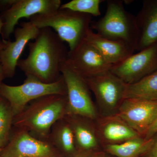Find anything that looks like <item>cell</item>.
<instances>
[{
  "mask_svg": "<svg viewBox=\"0 0 157 157\" xmlns=\"http://www.w3.org/2000/svg\"><path fill=\"white\" fill-rule=\"evenodd\" d=\"M14 117L8 101L0 96V148H4L10 140Z\"/></svg>",
  "mask_w": 157,
  "mask_h": 157,
  "instance_id": "21",
  "label": "cell"
},
{
  "mask_svg": "<svg viewBox=\"0 0 157 157\" xmlns=\"http://www.w3.org/2000/svg\"><path fill=\"white\" fill-rule=\"evenodd\" d=\"M138 38L136 50L140 51L157 44V0H144L135 16Z\"/></svg>",
  "mask_w": 157,
  "mask_h": 157,
  "instance_id": "14",
  "label": "cell"
},
{
  "mask_svg": "<svg viewBox=\"0 0 157 157\" xmlns=\"http://www.w3.org/2000/svg\"><path fill=\"white\" fill-rule=\"evenodd\" d=\"M103 2L102 0H73L63 4L60 8L98 16L101 15L100 5Z\"/></svg>",
  "mask_w": 157,
  "mask_h": 157,
  "instance_id": "22",
  "label": "cell"
},
{
  "mask_svg": "<svg viewBox=\"0 0 157 157\" xmlns=\"http://www.w3.org/2000/svg\"><path fill=\"white\" fill-rule=\"evenodd\" d=\"M55 154V150L50 142L37 139L25 130L14 128L0 157H54Z\"/></svg>",
  "mask_w": 157,
  "mask_h": 157,
  "instance_id": "12",
  "label": "cell"
},
{
  "mask_svg": "<svg viewBox=\"0 0 157 157\" xmlns=\"http://www.w3.org/2000/svg\"></svg>",
  "mask_w": 157,
  "mask_h": 157,
  "instance_id": "32",
  "label": "cell"
},
{
  "mask_svg": "<svg viewBox=\"0 0 157 157\" xmlns=\"http://www.w3.org/2000/svg\"><path fill=\"white\" fill-rule=\"evenodd\" d=\"M91 15L59 9L45 14H36L29 21L38 29L48 27L54 30L63 42H67L70 50L75 49L84 41L90 29Z\"/></svg>",
  "mask_w": 157,
  "mask_h": 157,
  "instance_id": "3",
  "label": "cell"
},
{
  "mask_svg": "<svg viewBox=\"0 0 157 157\" xmlns=\"http://www.w3.org/2000/svg\"><path fill=\"white\" fill-rule=\"evenodd\" d=\"M157 70L156 44L133 53L123 61L113 65L110 71L128 85L139 81Z\"/></svg>",
  "mask_w": 157,
  "mask_h": 157,
  "instance_id": "8",
  "label": "cell"
},
{
  "mask_svg": "<svg viewBox=\"0 0 157 157\" xmlns=\"http://www.w3.org/2000/svg\"><path fill=\"white\" fill-rule=\"evenodd\" d=\"M7 41L6 40H2L0 41V64H1V54L2 51L3 50L6 46L7 44Z\"/></svg>",
  "mask_w": 157,
  "mask_h": 157,
  "instance_id": "27",
  "label": "cell"
},
{
  "mask_svg": "<svg viewBox=\"0 0 157 157\" xmlns=\"http://www.w3.org/2000/svg\"><path fill=\"white\" fill-rule=\"evenodd\" d=\"M6 78L4 74L2 65L0 64V85L2 83L3 80Z\"/></svg>",
  "mask_w": 157,
  "mask_h": 157,
  "instance_id": "26",
  "label": "cell"
},
{
  "mask_svg": "<svg viewBox=\"0 0 157 157\" xmlns=\"http://www.w3.org/2000/svg\"><path fill=\"white\" fill-rule=\"evenodd\" d=\"M26 76L23 83L20 85L12 86L3 82L0 85V96L8 101L14 117L38 98L49 95H67V87L63 76L58 81L50 83L43 82L32 75Z\"/></svg>",
  "mask_w": 157,
  "mask_h": 157,
  "instance_id": "5",
  "label": "cell"
},
{
  "mask_svg": "<svg viewBox=\"0 0 157 157\" xmlns=\"http://www.w3.org/2000/svg\"><path fill=\"white\" fill-rule=\"evenodd\" d=\"M100 123L102 137L108 144H117L140 136L117 116L104 117Z\"/></svg>",
  "mask_w": 157,
  "mask_h": 157,
  "instance_id": "16",
  "label": "cell"
},
{
  "mask_svg": "<svg viewBox=\"0 0 157 157\" xmlns=\"http://www.w3.org/2000/svg\"><path fill=\"white\" fill-rule=\"evenodd\" d=\"M116 116L144 137L157 120V101L126 98Z\"/></svg>",
  "mask_w": 157,
  "mask_h": 157,
  "instance_id": "9",
  "label": "cell"
},
{
  "mask_svg": "<svg viewBox=\"0 0 157 157\" xmlns=\"http://www.w3.org/2000/svg\"><path fill=\"white\" fill-rule=\"evenodd\" d=\"M152 137L151 146L145 154V157H157V136Z\"/></svg>",
  "mask_w": 157,
  "mask_h": 157,
  "instance_id": "23",
  "label": "cell"
},
{
  "mask_svg": "<svg viewBox=\"0 0 157 157\" xmlns=\"http://www.w3.org/2000/svg\"><path fill=\"white\" fill-rule=\"evenodd\" d=\"M157 133V119L147 133L144 138L147 140L151 139Z\"/></svg>",
  "mask_w": 157,
  "mask_h": 157,
  "instance_id": "25",
  "label": "cell"
},
{
  "mask_svg": "<svg viewBox=\"0 0 157 157\" xmlns=\"http://www.w3.org/2000/svg\"><path fill=\"white\" fill-rule=\"evenodd\" d=\"M48 139L53 146L63 151L71 154L76 150V143L73 130L65 118L58 121L53 125Z\"/></svg>",
  "mask_w": 157,
  "mask_h": 157,
  "instance_id": "19",
  "label": "cell"
},
{
  "mask_svg": "<svg viewBox=\"0 0 157 157\" xmlns=\"http://www.w3.org/2000/svg\"><path fill=\"white\" fill-rule=\"evenodd\" d=\"M104 17L91 23L90 29L101 36L124 42L136 50L138 33L135 16L126 10L123 1L109 0Z\"/></svg>",
  "mask_w": 157,
  "mask_h": 157,
  "instance_id": "4",
  "label": "cell"
},
{
  "mask_svg": "<svg viewBox=\"0 0 157 157\" xmlns=\"http://www.w3.org/2000/svg\"><path fill=\"white\" fill-rule=\"evenodd\" d=\"M29 53L17 63L25 75H32L45 83H53L63 76L61 69L69 51L56 33L48 27L39 29L34 42L28 44Z\"/></svg>",
  "mask_w": 157,
  "mask_h": 157,
  "instance_id": "1",
  "label": "cell"
},
{
  "mask_svg": "<svg viewBox=\"0 0 157 157\" xmlns=\"http://www.w3.org/2000/svg\"><path fill=\"white\" fill-rule=\"evenodd\" d=\"M86 157H96L94 156H86Z\"/></svg>",
  "mask_w": 157,
  "mask_h": 157,
  "instance_id": "29",
  "label": "cell"
},
{
  "mask_svg": "<svg viewBox=\"0 0 157 157\" xmlns=\"http://www.w3.org/2000/svg\"><path fill=\"white\" fill-rule=\"evenodd\" d=\"M84 79L103 117L116 115L124 99L127 84L110 71Z\"/></svg>",
  "mask_w": 157,
  "mask_h": 157,
  "instance_id": "6",
  "label": "cell"
},
{
  "mask_svg": "<svg viewBox=\"0 0 157 157\" xmlns=\"http://www.w3.org/2000/svg\"><path fill=\"white\" fill-rule=\"evenodd\" d=\"M67 95L44 96L32 101L13 118V127L22 129L42 139H48L58 121L67 115Z\"/></svg>",
  "mask_w": 157,
  "mask_h": 157,
  "instance_id": "2",
  "label": "cell"
},
{
  "mask_svg": "<svg viewBox=\"0 0 157 157\" xmlns=\"http://www.w3.org/2000/svg\"><path fill=\"white\" fill-rule=\"evenodd\" d=\"M65 63L83 78L110 71L113 66L85 40L73 50L69 51Z\"/></svg>",
  "mask_w": 157,
  "mask_h": 157,
  "instance_id": "11",
  "label": "cell"
},
{
  "mask_svg": "<svg viewBox=\"0 0 157 157\" xmlns=\"http://www.w3.org/2000/svg\"><path fill=\"white\" fill-rule=\"evenodd\" d=\"M61 5L60 0H17L10 9L2 12L0 15L3 23L1 33L3 40H10L15 25L21 18L29 19L36 14L56 11Z\"/></svg>",
  "mask_w": 157,
  "mask_h": 157,
  "instance_id": "10",
  "label": "cell"
},
{
  "mask_svg": "<svg viewBox=\"0 0 157 157\" xmlns=\"http://www.w3.org/2000/svg\"><path fill=\"white\" fill-rule=\"evenodd\" d=\"M21 27L14 29L15 40L7 41L1 54V64L6 78H11L15 75L17 63L25 46L31 40H35L39 32L31 21L21 24Z\"/></svg>",
  "mask_w": 157,
  "mask_h": 157,
  "instance_id": "13",
  "label": "cell"
},
{
  "mask_svg": "<svg viewBox=\"0 0 157 157\" xmlns=\"http://www.w3.org/2000/svg\"><path fill=\"white\" fill-rule=\"evenodd\" d=\"M85 40L95 47L112 66L123 61L135 52L124 42L106 39L94 33L91 29Z\"/></svg>",
  "mask_w": 157,
  "mask_h": 157,
  "instance_id": "15",
  "label": "cell"
},
{
  "mask_svg": "<svg viewBox=\"0 0 157 157\" xmlns=\"http://www.w3.org/2000/svg\"><path fill=\"white\" fill-rule=\"evenodd\" d=\"M17 0H0V11L4 12L10 9Z\"/></svg>",
  "mask_w": 157,
  "mask_h": 157,
  "instance_id": "24",
  "label": "cell"
},
{
  "mask_svg": "<svg viewBox=\"0 0 157 157\" xmlns=\"http://www.w3.org/2000/svg\"><path fill=\"white\" fill-rule=\"evenodd\" d=\"M126 98L157 101V70L135 83L127 84Z\"/></svg>",
  "mask_w": 157,
  "mask_h": 157,
  "instance_id": "20",
  "label": "cell"
},
{
  "mask_svg": "<svg viewBox=\"0 0 157 157\" xmlns=\"http://www.w3.org/2000/svg\"><path fill=\"white\" fill-rule=\"evenodd\" d=\"M99 157H108V156H102Z\"/></svg>",
  "mask_w": 157,
  "mask_h": 157,
  "instance_id": "30",
  "label": "cell"
},
{
  "mask_svg": "<svg viewBox=\"0 0 157 157\" xmlns=\"http://www.w3.org/2000/svg\"><path fill=\"white\" fill-rule=\"evenodd\" d=\"M64 118L73 130L76 146L85 151L91 150L98 147V136L94 129L87 121L88 119L73 115H67Z\"/></svg>",
  "mask_w": 157,
  "mask_h": 157,
  "instance_id": "17",
  "label": "cell"
},
{
  "mask_svg": "<svg viewBox=\"0 0 157 157\" xmlns=\"http://www.w3.org/2000/svg\"><path fill=\"white\" fill-rule=\"evenodd\" d=\"M3 26V23L2 21V19L0 18V34L2 33V29Z\"/></svg>",
  "mask_w": 157,
  "mask_h": 157,
  "instance_id": "28",
  "label": "cell"
},
{
  "mask_svg": "<svg viewBox=\"0 0 157 157\" xmlns=\"http://www.w3.org/2000/svg\"><path fill=\"white\" fill-rule=\"evenodd\" d=\"M152 143V138L147 140L139 136L117 144H107L105 149L117 157H139L144 155Z\"/></svg>",
  "mask_w": 157,
  "mask_h": 157,
  "instance_id": "18",
  "label": "cell"
},
{
  "mask_svg": "<svg viewBox=\"0 0 157 157\" xmlns=\"http://www.w3.org/2000/svg\"><path fill=\"white\" fill-rule=\"evenodd\" d=\"M2 148H0V154H1V152L2 151Z\"/></svg>",
  "mask_w": 157,
  "mask_h": 157,
  "instance_id": "31",
  "label": "cell"
},
{
  "mask_svg": "<svg viewBox=\"0 0 157 157\" xmlns=\"http://www.w3.org/2000/svg\"><path fill=\"white\" fill-rule=\"evenodd\" d=\"M61 72L66 84L67 99V115L77 116L90 120L98 117V112L84 78L63 64Z\"/></svg>",
  "mask_w": 157,
  "mask_h": 157,
  "instance_id": "7",
  "label": "cell"
}]
</instances>
